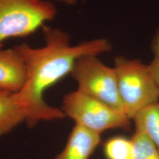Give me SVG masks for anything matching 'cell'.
Segmentation results:
<instances>
[{
    "mask_svg": "<svg viewBox=\"0 0 159 159\" xmlns=\"http://www.w3.org/2000/svg\"><path fill=\"white\" fill-rule=\"evenodd\" d=\"M56 7L46 0H0V49L10 39L24 38L54 20Z\"/></svg>",
    "mask_w": 159,
    "mask_h": 159,
    "instance_id": "3957f363",
    "label": "cell"
},
{
    "mask_svg": "<svg viewBox=\"0 0 159 159\" xmlns=\"http://www.w3.org/2000/svg\"><path fill=\"white\" fill-rule=\"evenodd\" d=\"M61 109L76 125L100 134L107 130H129L130 127V119L124 112L78 90L64 96Z\"/></svg>",
    "mask_w": 159,
    "mask_h": 159,
    "instance_id": "277c9868",
    "label": "cell"
},
{
    "mask_svg": "<svg viewBox=\"0 0 159 159\" xmlns=\"http://www.w3.org/2000/svg\"><path fill=\"white\" fill-rule=\"evenodd\" d=\"M113 68L124 111L130 119L159 101V89L148 65L137 59L117 56Z\"/></svg>",
    "mask_w": 159,
    "mask_h": 159,
    "instance_id": "7a4b0ae2",
    "label": "cell"
},
{
    "mask_svg": "<svg viewBox=\"0 0 159 159\" xmlns=\"http://www.w3.org/2000/svg\"><path fill=\"white\" fill-rule=\"evenodd\" d=\"M26 77L25 63L16 49H0V91L18 93Z\"/></svg>",
    "mask_w": 159,
    "mask_h": 159,
    "instance_id": "8992f818",
    "label": "cell"
},
{
    "mask_svg": "<svg viewBox=\"0 0 159 159\" xmlns=\"http://www.w3.org/2000/svg\"><path fill=\"white\" fill-rule=\"evenodd\" d=\"M49 1H56L68 6H74L77 5V0H46Z\"/></svg>",
    "mask_w": 159,
    "mask_h": 159,
    "instance_id": "4fadbf2b",
    "label": "cell"
},
{
    "mask_svg": "<svg viewBox=\"0 0 159 159\" xmlns=\"http://www.w3.org/2000/svg\"><path fill=\"white\" fill-rule=\"evenodd\" d=\"M131 139L134 146L133 159H159L158 148L146 135L136 131Z\"/></svg>",
    "mask_w": 159,
    "mask_h": 159,
    "instance_id": "8fae6325",
    "label": "cell"
},
{
    "mask_svg": "<svg viewBox=\"0 0 159 159\" xmlns=\"http://www.w3.org/2000/svg\"><path fill=\"white\" fill-rule=\"evenodd\" d=\"M25 116L17 93L0 91V136L23 122Z\"/></svg>",
    "mask_w": 159,
    "mask_h": 159,
    "instance_id": "ba28073f",
    "label": "cell"
},
{
    "mask_svg": "<svg viewBox=\"0 0 159 159\" xmlns=\"http://www.w3.org/2000/svg\"><path fill=\"white\" fill-rule=\"evenodd\" d=\"M133 120L136 131L146 135L159 150V101L140 110Z\"/></svg>",
    "mask_w": 159,
    "mask_h": 159,
    "instance_id": "9c48e42d",
    "label": "cell"
},
{
    "mask_svg": "<svg viewBox=\"0 0 159 159\" xmlns=\"http://www.w3.org/2000/svg\"><path fill=\"white\" fill-rule=\"evenodd\" d=\"M97 57H80L75 63L70 75L77 83L79 91L125 113L115 70Z\"/></svg>",
    "mask_w": 159,
    "mask_h": 159,
    "instance_id": "5b68a950",
    "label": "cell"
},
{
    "mask_svg": "<svg viewBox=\"0 0 159 159\" xmlns=\"http://www.w3.org/2000/svg\"><path fill=\"white\" fill-rule=\"evenodd\" d=\"M103 153L106 159H133L132 139L121 136L112 137L104 143Z\"/></svg>",
    "mask_w": 159,
    "mask_h": 159,
    "instance_id": "30bf717a",
    "label": "cell"
},
{
    "mask_svg": "<svg viewBox=\"0 0 159 159\" xmlns=\"http://www.w3.org/2000/svg\"><path fill=\"white\" fill-rule=\"evenodd\" d=\"M45 46L33 48L23 43L13 47L25 63L27 77L17 94L25 113V123L33 128L42 121L63 119L62 110L46 102L45 91L70 74L76 61L82 56H98L111 50L107 39L97 38L73 46L70 35L61 29L44 25L42 27Z\"/></svg>",
    "mask_w": 159,
    "mask_h": 159,
    "instance_id": "6da1fadb",
    "label": "cell"
},
{
    "mask_svg": "<svg viewBox=\"0 0 159 159\" xmlns=\"http://www.w3.org/2000/svg\"><path fill=\"white\" fill-rule=\"evenodd\" d=\"M153 58L148 65L159 90V29L157 30L152 43Z\"/></svg>",
    "mask_w": 159,
    "mask_h": 159,
    "instance_id": "7c38bea8",
    "label": "cell"
},
{
    "mask_svg": "<svg viewBox=\"0 0 159 159\" xmlns=\"http://www.w3.org/2000/svg\"><path fill=\"white\" fill-rule=\"evenodd\" d=\"M100 142V134L75 124L65 148L54 159H89Z\"/></svg>",
    "mask_w": 159,
    "mask_h": 159,
    "instance_id": "52a82bcc",
    "label": "cell"
}]
</instances>
